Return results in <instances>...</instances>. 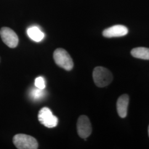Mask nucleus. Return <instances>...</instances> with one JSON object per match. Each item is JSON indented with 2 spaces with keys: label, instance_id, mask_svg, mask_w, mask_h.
Here are the masks:
<instances>
[{
  "label": "nucleus",
  "instance_id": "obj_1",
  "mask_svg": "<svg viewBox=\"0 0 149 149\" xmlns=\"http://www.w3.org/2000/svg\"><path fill=\"white\" fill-rule=\"evenodd\" d=\"M93 79L97 86L104 87L111 83L113 77L109 70L104 67L97 66L93 70Z\"/></svg>",
  "mask_w": 149,
  "mask_h": 149
},
{
  "label": "nucleus",
  "instance_id": "obj_2",
  "mask_svg": "<svg viewBox=\"0 0 149 149\" xmlns=\"http://www.w3.org/2000/svg\"><path fill=\"white\" fill-rule=\"evenodd\" d=\"M54 60L55 63L60 68L66 71H70L74 67L73 60L65 49L58 48L56 49L53 54Z\"/></svg>",
  "mask_w": 149,
  "mask_h": 149
},
{
  "label": "nucleus",
  "instance_id": "obj_3",
  "mask_svg": "<svg viewBox=\"0 0 149 149\" xmlns=\"http://www.w3.org/2000/svg\"><path fill=\"white\" fill-rule=\"evenodd\" d=\"M13 144L18 149H37L38 143L34 137L24 134H18L13 138Z\"/></svg>",
  "mask_w": 149,
  "mask_h": 149
},
{
  "label": "nucleus",
  "instance_id": "obj_4",
  "mask_svg": "<svg viewBox=\"0 0 149 149\" xmlns=\"http://www.w3.org/2000/svg\"><path fill=\"white\" fill-rule=\"evenodd\" d=\"M38 119L41 124L49 128L56 127L58 123V118L54 116L48 107H44L40 110L38 114Z\"/></svg>",
  "mask_w": 149,
  "mask_h": 149
},
{
  "label": "nucleus",
  "instance_id": "obj_5",
  "mask_svg": "<svg viewBox=\"0 0 149 149\" xmlns=\"http://www.w3.org/2000/svg\"><path fill=\"white\" fill-rule=\"evenodd\" d=\"M0 36L3 43L10 48H16L18 44L19 39L17 34L8 27L1 28Z\"/></svg>",
  "mask_w": 149,
  "mask_h": 149
},
{
  "label": "nucleus",
  "instance_id": "obj_6",
  "mask_svg": "<svg viewBox=\"0 0 149 149\" xmlns=\"http://www.w3.org/2000/svg\"><path fill=\"white\" fill-rule=\"evenodd\" d=\"M77 131L81 138H87L92 133V126L90 119L86 116H81L77 123Z\"/></svg>",
  "mask_w": 149,
  "mask_h": 149
},
{
  "label": "nucleus",
  "instance_id": "obj_7",
  "mask_svg": "<svg viewBox=\"0 0 149 149\" xmlns=\"http://www.w3.org/2000/svg\"><path fill=\"white\" fill-rule=\"evenodd\" d=\"M128 33V29L123 25H115L108 28L102 33L104 37H120L126 36Z\"/></svg>",
  "mask_w": 149,
  "mask_h": 149
},
{
  "label": "nucleus",
  "instance_id": "obj_8",
  "mask_svg": "<svg viewBox=\"0 0 149 149\" xmlns=\"http://www.w3.org/2000/svg\"><path fill=\"white\" fill-rule=\"evenodd\" d=\"M129 101V98L127 94L123 95L118 99L117 109L118 114L120 117L122 118L126 117L127 115Z\"/></svg>",
  "mask_w": 149,
  "mask_h": 149
},
{
  "label": "nucleus",
  "instance_id": "obj_9",
  "mask_svg": "<svg viewBox=\"0 0 149 149\" xmlns=\"http://www.w3.org/2000/svg\"><path fill=\"white\" fill-rule=\"evenodd\" d=\"M27 33L29 37L37 42H40L44 37V34L37 27H30L27 30Z\"/></svg>",
  "mask_w": 149,
  "mask_h": 149
},
{
  "label": "nucleus",
  "instance_id": "obj_10",
  "mask_svg": "<svg viewBox=\"0 0 149 149\" xmlns=\"http://www.w3.org/2000/svg\"><path fill=\"white\" fill-rule=\"evenodd\" d=\"M132 55L138 59L149 60V48L138 47L134 48L131 51Z\"/></svg>",
  "mask_w": 149,
  "mask_h": 149
},
{
  "label": "nucleus",
  "instance_id": "obj_11",
  "mask_svg": "<svg viewBox=\"0 0 149 149\" xmlns=\"http://www.w3.org/2000/svg\"><path fill=\"white\" fill-rule=\"evenodd\" d=\"M30 95L33 100H38L41 99L44 95V89H40L37 87V88H34L31 91Z\"/></svg>",
  "mask_w": 149,
  "mask_h": 149
},
{
  "label": "nucleus",
  "instance_id": "obj_12",
  "mask_svg": "<svg viewBox=\"0 0 149 149\" xmlns=\"http://www.w3.org/2000/svg\"><path fill=\"white\" fill-rule=\"evenodd\" d=\"M35 85L36 87L40 89H44L45 88V82L42 77H38L35 80Z\"/></svg>",
  "mask_w": 149,
  "mask_h": 149
},
{
  "label": "nucleus",
  "instance_id": "obj_13",
  "mask_svg": "<svg viewBox=\"0 0 149 149\" xmlns=\"http://www.w3.org/2000/svg\"><path fill=\"white\" fill-rule=\"evenodd\" d=\"M148 133H149V128H148Z\"/></svg>",
  "mask_w": 149,
  "mask_h": 149
}]
</instances>
